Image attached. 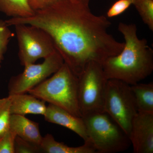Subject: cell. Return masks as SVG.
<instances>
[{
    "label": "cell",
    "instance_id": "obj_18",
    "mask_svg": "<svg viewBox=\"0 0 153 153\" xmlns=\"http://www.w3.org/2000/svg\"><path fill=\"white\" fill-rule=\"evenodd\" d=\"M14 36V33L7 25L5 21L0 19V68L10 41Z\"/></svg>",
    "mask_w": 153,
    "mask_h": 153
},
{
    "label": "cell",
    "instance_id": "obj_16",
    "mask_svg": "<svg viewBox=\"0 0 153 153\" xmlns=\"http://www.w3.org/2000/svg\"><path fill=\"white\" fill-rule=\"evenodd\" d=\"M143 22L153 31V0H132Z\"/></svg>",
    "mask_w": 153,
    "mask_h": 153
},
{
    "label": "cell",
    "instance_id": "obj_2",
    "mask_svg": "<svg viewBox=\"0 0 153 153\" xmlns=\"http://www.w3.org/2000/svg\"><path fill=\"white\" fill-rule=\"evenodd\" d=\"M118 30L125 40L123 49L118 55L105 60L102 68L108 79L134 85L152 73L153 51L146 39L138 38L135 24L120 22Z\"/></svg>",
    "mask_w": 153,
    "mask_h": 153
},
{
    "label": "cell",
    "instance_id": "obj_17",
    "mask_svg": "<svg viewBox=\"0 0 153 153\" xmlns=\"http://www.w3.org/2000/svg\"><path fill=\"white\" fill-rule=\"evenodd\" d=\"M10 96L0 99V139L10 130L11 116Z\"/></svg>",
    "mask_w": 153,
    "mask_h": 153
},
{
    "label": "cell",
    "instance_id": "obj_21",
    "mask_svg": "<svg viewBox=\"0 0 153 153\" xmlns=\"http://www.w3.org/2000/svg\"><path fill=\"white\" fill-rule=\"evenodd\" d=\"M131 5L132 0H118L107 12V17L112 18L120 16L125 12Z\"/></svg>",
    "mask_w": 153,
    "mask_h": 153
},
{
    "label": "cell",
    "instance_id": "obj_4",
    "mask_svg": "<svg viewBox=\"0 0 153 153\" xmlns=\"http://www.w3.org/2000/svg\"><path fill=\"white\" fill-rule=\"evenodd\" d=\"M88 141L97 153L124 152L130 145L128 137L107 114L96 112L82 117Z\"/></svg>",
    "mask_w": 153,
    "mask_h": 153
},
{
    "label": "cell",
    "instance_id": "obj_20",
    "mask_svg": "<svg viewBox=\"0 0 153 153\" xmlns=\"http://www.w3.org/2000/svg\"><path fill=\"white\" fill-rule=\"evenodd\" d=\"M16 135L9 130L0 139V153H15V142Z\"/></svg>",
    "mask_w": 153,
    "mask_h": 153
},
{
    "label": "cell",
    "instance_id": "obj_3",
    "mask_svg": "<svg viewBox=\"0 0 153 153\" xmlns=\"http://www.w3.org/2000/svg\"><path fill=\"white\" fill-rule=\"evenodd\" d=\"M78 77L66 63L28 93L82 117L78 101Z\"/></svg>",
    "mask_w": 153,
    "mask_h": 153
},
{
    "label": "cell",
    "instance_id": "obj_9",
    "mask_svg": "<svg viewBox=\"0 0 153 153\" xmlns=\"http://www.w3.org/2000/svg\"><path fill=\"white\" fill-rule=\"evenodd\" d=\"M135 153H153V113L138 112L128 135Z\"/></svg>",
    "mask_w": 153,
    "mask_h": 153
},
{
    "label": "cell",
    "instance_id": "obj_13",
    "mask_svg": "<svg viewBox=\"0 0 153 153\" xmlns=\"http://www.w3.org/2000/svg\"><path fill=\"white\" fill-rule=\"evenodd\" d=\"M42 153H96L95 149L89 141L78 147L68 146L63 143L58 142L51 134L43 137L40 145Z\"/></svg>",
    "mask_w": 153,
    "mask_h": 153
},
{
    "label": "cell",
    "instance_id": "obj_22",
    "mask_svg": "<svg viewBox=\"0 0 153 153\" xmlns=\"http://www.w3.org/2000/svg\"><path fill=\"white\" fill-rule=\"evenodd\" d=\"M60 0H27L28 4L33 10L36 11L52 5Z\"/></svg>",
    "mask_w": 153,
    "mask_h": 153
},
{
    "label": "cell",
    "instance_id": "obj_7",
    "mask_svg": "<svg viewBox=\"0 0 153 153\" xmlns=\"http://www.w3.org/2000/svg\"><path fill=\"white\" fill-rule=\"evenodd\" d=\"M20 63L25 66L47 58L57 50L50 36L41 28L25 24L15 25Z\"/></svg>",
    "mask_w": 153,
    "mask_h": 153
},
{
    "label": "cell",
    "instance_id": "obj_14",
    "mask_svg": "<svg viewBox=\"0 0 153 153\" xmlns=\"http://www.w3.org/2000/svg\"><path fill=\"white\" fill-rule=\"evenodd\" d=\"M138 112L153 113V83L130 85Z\"/></svg>",
    "mask_w": 153,
    "mask_h": 153
},
{
    "label": "cell",
    "instance_id": "obj_19",
    "mask_svg": "<svg viewBox=\"0 0 153 153\" xmlns=\"http://www.w3.org/2000/svg\"><path fill=\"white\" fill-rule=\"evenodd\" d=\"M15 153H42L40 146L25 140L17 136L15 139Z\"/></svg>",
    "mask_w": 153,
    "mask_h": 153
},
{
    "label": "cell",
    "instance_id": "obj_12",
    "mask_svg": "<svg viewBox=\"0 0 153 153\" xmlns=\"http://www.w3.org/2000/svg\"><path fill=\"white\" fill-rule=\"evenodd\" d=\"M10 130L17 136L40 146L43 137L40 133L39 123L27 118L25 116L11 115Z\"/></svg>",
    "mask_w": 153,
    "mask_h": 153
},
{
    "label": "cell",
    "instance_id": "obj_6",
    "mask_svg": "<svg viewBox=\"0 0 153 153\" xmlns=\"http://www.w3.org/2000/svg\"><path fill=\"white\" fill-rule=\"evenodd\" d=\"M104 112L128 137L132 121L138 113L130 85L118 79H108Z\"/></svg>",
    "mask_w": 153,
    "mask_h": 153
},
{
    "label": "cell",
    "instance_id": "obj_11",
    "mask_svg": "<svg viewBox=\"0 0 153 153\" xmlns=\"http://www.w3.org/2000/svg\"><path fill=\"white\" fill-rule=\"evenodd\" d=\"M9 95L11 99L12 114L24 116L40 114L44 116L46 113L47 109L46 102L32 94L23 93Z\"/></svg>",
    "mask_w": 153,
    "mask_h": 153
},
{
    "label": "cell",
    "instance_id": "obj_15",
    "mask_svg": "<svg viewBox=\"0 0 153 153\" xmlns=\"http://www.w3.org/2000/svg\"><path fill=\"white\" fill-rule=\"evenodd\" d=\"M0 12L11 18L31 16L35 11L27 0H0Z\"/></svg>",
    "mask_w": 153,
    "mask_h": 153
},
{
    "label": "cell",
    "instance_id": "obj_10",
    "mask_svg": "<svg viewBox=\"0 0 153 153\" xmlns=\"http://www.w3.org/2000/svg\"><path fill=\"white\" fill-rule=\"evenodd\" d=\"M44 116L47 122L69 129L82 138L84 142L88 141L82 117L75 116L66 110L51 104L47 106V111Z\"/></svg>",
    "mask_w": 153,
    "mask_h": 153
},
{
    "label": "cell",
    "instance_id": "obj_5",
    "mask_svg": "<svg viewBox=\"0 0 153 153\" xmlns=\"http://www.w3.org/2000/svg\"><path fill=\"white\" fill-rule=\"evenodd\" d=\"M78 77V101L82 117L104 112L108 80L101 63L91 61Z\"/></svg>",
    "mask_w": 153,
    "mask_h": 153
},
{
    "label": "cell",
    "instance_id": "obj_8",
    "mask_svg": "<svg viewBox=\"0 0 153 153\" xmlns=\"http://www.w3.org/2000/svg\"><path fill=\"white\" fill-rule=\"evenodd\" d=\"M62 56L56 50L40 64L35 63L24 66V71L12 76L8 85L9 95L28 93L60 69L63 64Z\"/></svg>",
    "mask_w": 153,
    "mask_h": 153
},
{
    "label": "cell",
    "instance_id": "obj_1",
    "mask_svg": "<svg viewBox=\"0 0 153 153\" xmlns=\"http://www.w3.org/2000/svg\"><path fill=\"white\" fill-rule=\"evenodd\" d=\"M91 0H60L31 16L6 20L9 27L33 25L50 36L64 63L78 76L91 61L102 63L118 55L124 42L108 32L111 23L107 17L91 10Z\"/></svg>",
    "mask_w": 153,
    "mask_h": 153
}]
</instances>
